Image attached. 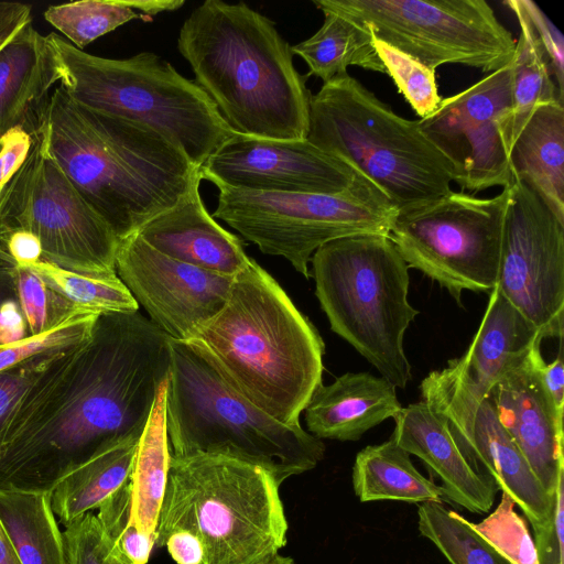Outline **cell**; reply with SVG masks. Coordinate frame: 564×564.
Returning <instances> with one entry per match:
<instances>
[{"label": "cell", "instance_id": "cell-1", "mask_svg": "<svg viewBox=\"0 0 564 564\" xmlns=\"http://www.w3.org/2000/svg\"><path fill=\"white\" fill-rule=\"evenodd\" d=\"M171 367V338L139 311L99 315L91 336L36 380L0 447V489L50 494L102 449L140 437Z\"/></svg>", "mask_w": 564, "mask_h": 564}, {"label": "cell", "instance_id": "cell-2", "mask_svg": "<svg viewBox=\"0 0 564 564\" xmlns=\"http://www.w3.org/2000/svg\"><path fill=\"white\" fill-rule=\"evenodd\" d=\"M120 239L173 208L202 180L155 130L74 102L58 86L33 135Z\"/></svg>", "mask_w": 564, "mask_h": 564}, {"label": "cell", "instance_id": "cell-3", "mask_svg": "<svg viewBox=\"0 0 564 564\" xmlns=\"http://www.w3.org/2000/svg\"><path fill=\"white\" fill-rule=\"evenodd\" d=\"M184 344L240 397L290 426L323 383L319 333L252 258L221 308Z\"/></svg>", "mask_w": 564, "mask_h": 564}, {"label": "cell", "instance_id": "cell-4", "mask_svg": "<svg viewBox=\"0 0 564 564\" xmlns=\"http://www.w3.org/2000/svg\"><path fill=\"white\" fill-rule=\"evenodd\" d=\"M177 50L234 133L306 139L307 76L270 18L242 1L206 0L182 24Z\"/></svg>", "mask_w": 564, "mask_h": 564}, {"label": "cell", "instance_id": "cell-5", "mask_svg": "<svg viewBox=\"0 0 564 564\" xmlns=\"http://www.w3.org/2000/svg\"><path fill=\"white\" fill-rule=\"evenodd\" d=\"M280 485L226 455H171L154 546L176 564H269L286 544Z\"/></svg>", "mask_w": 564, "mask_h": 564}, {"label": "cell", "instance_id": "cell-6", "mask_svg": "<svg viewBox=\"0 0 564 564\" xmlns=\"http://www.w3.org/2000/svg\"><path fill=\"white\" fill-rule=\"evenodd\" d=\"M306 139L370 180L398 213L452 192L455 169L417 120L394 113L348 73L311 96Z\"/></svg>", "mask_w": 564, "mask_h": 564}, {"label": "cell", "instance_id": "cell-7", "mask_svg": "<svg viewBox=\"0 0 564 564\" xmlns=\"http://www.w3.org/2000/svg\"><path fill=\"white\" fill-rule=\"evenodd\" d=\"M165 423L171 455L230 456L263 468L280 486L315 468L326 449L301 424H283L245 400L193 349L172 339Z\"/></svg>", "mask_w": 564, "mask_h": 564}, {"label": "cell", "instance_id": "cell-8", "mask_svg": "<svg viewBox=\"0 0 564 564\" xmlns=\"http://www.w3.org/2000/svg\"><path fill=\"white\" fill-rule=\"evenodd\" d=\"M59 86L77 105L144 124L180 147L197 167L236 133L192 79L152 52L107 58L50 33Z\"/></svg>", "mask_w": 564, "mask_h": 564}, {"label": "cell", "instance_id": "cell-9", "mask_svg": "<svg viewBox=\"0 0 564 564\" xmlns=\"http://www.w3.org/2000/svg\"><path fill=\"white\" fill-rule=\"evenodd\" d=\"M315 294L334 333L395 388L412 378L404 334L420 313L409 302V267L386 235L332 240L311 259Z\"/></svg>", "mask_w": 564, "mask_h": 564}, {"label": "cell", "instance_id": "cell-10", "mask_svg": "<svg viewBox=\"0 0 564 564\" xmlns=\"http://www.w3.org/2000/svg\"><path fill=\"white\" fill-rule=\"evenodd\" d=\"M218 188L213 217L238 231L264 254L286 259L310 278L308 264L323 245L347 236H388L398 214L389 198L361 173L337 194Z\"/></svg>", "mask_w": 564, "mask_h": 564}, {"label": "cell", "instance_id": "cell-11", "mask_svg": "<svg viewBox=\"0 0 564 564\" xmlns=\"http://www.w3.org/2000/svg\"><path fill=\"white\" fill-rule=\"evenodd\" d=\"M345 15L372 37L435 70L460 64L491 73L513 57L516 41L484 0H313Z\"/></svg>", "mask_w": 564, "mask_h": 564}, {"label": "cell", "instance_id": "cell-12", "mask_svg": "<svg viewBox=\"0 0 564 564\" xmlns=\"http://www.w3.org/2000/svg\"><path fill=\"white\" fill-rule=\"evenodd\" d=\"M508 187L490 198L452 191L398 213L388 234L409 268L462 304L464 291L490 293L498 281Z\"/></svg>", "mask_w": 564, "mask_h": 564}, {"label": "cell", "instance_id": "cell-13", "mask_svg": "<svg viewBox=\"0 0 564 564\" xmlns=\"http://www.w3.org/2000/svg\"><path fill=\"white\" fill-rule=\"evenodd\" d=\"M12 228L35 235L45 261L88 275L117 274L119 238L34 137L0 208V231Z\"/></svg>", "mask_w": 564, "mask_h": 564}, {"label": "cell", "instance_id": "cell-14", "mask_svg": "<svg viewBox=\"0 0 564 564\" xmlns=\"http://www.w3.org/2000/svg\"><path fill=\"white\" fill-rule=\"evenodd\" d=\"M497 288L540 332L563 339L564 224L518 180L507 186Z\"/></svg>", "mask_w": 564, "mask_h": 564}, {"label": "cell", "instance_id": "cell-15", "mask_svg": "<svg viewBox=\"0 0 564 564\" xmlns=\"http://www.w3.org/2000/svg\"><path fill=\"white\" fill-rule=\"evenodd\" d=\"M423 401L445 416L451 434L470 466L489 475L508 494L532 528L551 517L554 496L541 486L524 456L499 422L488 399L478 397L448 366L426 376Z\"/></svg>", "mask_w": 564, "mask_h": 564}, {"label": "cell", "instance_id": "cell-16", "mask_svg": "<svg viewBox=\"0 0 564 564\" xmlns=\"http://www.w3.org/2000/svg\"><path fill=\"white\" fill-rule=\"evenodd\" d=\"M511 108L510 62L463 91L442 98L432 115L417 120L424 135L453 164L455 183L462 189L505 188L512 182L505 147Z\"/></svg>", "mask_w": 564, "mask_h": 564}, {"label": "cell", "instance_id": "cell-17", "mask_svg": "<svg viewBox=\"0 0 564 564\" xmlns=\"http://www.w3.org/2000/svg\"><path fill=\"white\" fill-rule=\"evenodd\" d=\"M116 272L149 319L181 343L221 308L234 280L172 259L137 232L119 240Z\"/></svg>", "mask_w": 564, "mask_h": 564}, {"label": "cell", "instance_id": "cell-18", "mask_svg": "<svg viewBox=\"0 0 564 564\" xmlns=\"http://www.w3.org/2000/svg\"><path fill=\"white\" fill-rule=\"evenodd\" d=\"M215 186L292 193L337 194L360 172L307 139L273 140L235 134L200 166Z\"/></svg>", "mask_w": 564, "mask_h": 564}, {"label": "cell", "instance_id": "cell-19", "mask_svg": "<svg viewBox=\"0 0 564 564\" xmlns=\"http://www.w3.org/2000/svg\"><path fill=\"white\" fill-rule=\"evenodd\" d=\"M535 344L525 358L490 389L496 415L543 489L553 497L564 474L563 416L541 380L544 359Z\"/></svg>", "mask_w": 564, "mask_h": 564}, {"label": "cell", "instance_id": "cell-20", "mask_svg": "<svg viewBox=\"0 0 564 564\" xmlns=\"http://www.w3.org/2000/svg\"><path fill=\"white\" fill-rule=\"evenodd\" d=\"M393 420L390 438L441 478L446 499L473 513L490 511L499 489L489 475L470 466L443 414L422 400L402 408Z\"/></svg>", "mask_w": 564, "mask_h": 564}, {"label": "cell", "instance_id": "cell-21", "mask_svg": "<svg viewBox=\"0 0 564 564\" xmlns=\"http://www.w3.org/2000/svg\"><path fill=\"white\" fill-rule=\"evenodd\" d=\"M197 181L173 208L155 216L137 234L156 251L214 273L235 276L250 261L242 240L207 212Z\"/></svg>", "mask_w": 564, "mask_h": 564}, {"label": "cell", "instance_id": "cell-22", "mask_svg": "<svg viewBox=\"0 0 564 564\" xmlns=\"http://www.w3.org/2000/svg\"><path fill=\"white\" fill-rule=\"evenodd\" d=\"M61 80L59 64L48 42L32 21L0 48V137L21 128L34 135Z\"/></svg>", "mask_w": 564, "mask_h": 564}, {"label": "cell", "instance_id": "cell-23", "mask_svg": "<svg viewBox=\"0 0 564 564\" xmlns=\"http://www.w3.org/2000/svg\"><path fill=\"white\" fill-rule=\"evenodd\" d=\"M402 409L397 388L382 376L346 372L319 384L306 404L308 433L317 438L358 441Z\"/></svg>", "mask_w": 564, "mask_h": 564}, {"label": "cell", "instance_id": "cell-24", "mask_svg": "<svg viewBox=\"0 0 564 564\" xmlns=\"http://www.w3.org/2000/svg\"><path fill=\"white\" fill-rule=\"evenodd\" d=\"M539 329L495 286L481 324L465 354L449 362L480 398L542 341Z\"/></svg>", "mask_w": 564, "mask_h": 564}, {"label": "cell", "instance_id": "cell-25", "mask_svg": "<svg viewBox=\"0 0 564 564\" xmlns=\"http://www.w3.org/2000/svg\"><path fill=\"white\" fill-rule=\"evenodd\" d=\"M512 180L529 186L564 224V104L540 105L508 153Z\"/></svg>", "mask_w": 564, "mask_h": 564}, {"label": "cell", "instance_id": "cell-26", "mask_svg": "<svg viewBox=\"0 0 564 564\" xmlns=\"http://www.w3.org/2000/svg\"><path fill=\"white\" fill-rule=\"evenodd\" d=\"M352 488L361 502L395 500L408 503H442L445 491L424 477L410 454L393 440L362 448L352 466Z\"/></svg>", "mask_w": 564, "mask_h": 564}, {"label": "cell", "instance_id": "cell-27", "mask_svg": "<svg viewBox=\"0 0 564 564\" xmlns=\"http://www.w3.org/2000/svg\"><path fill=\"white\" fill-rule=\"evenodd\" d=\"M138 441L130 437L102 449L55 485L51 506L65 527L98 509L129 479Z\"/></svg>", "mask_w": 564, "mask_h": 564}, {"label": "cell", "instance_id": "cell-28", "mask_svg": "<svg viewBox=\"0 0 564 564\" xmlns=\"http://www.w3.org/2000/svg\"><path fill=\"white\" fill-rule=\"evenodd\" d=\"M166 387L167 379L158 390L130 474L133 522L142 534L154 541L171 460L165 423Z\"/></svg>", "mask_w": 564, "mask_h": 564}, {"label": "cell", "instance_id": "cell-29", "mask_svg": "<svg viewBox=\"0 0 564 564\" xmlns=\"http://www.w3.org/2000/svg\"><path fill=\"white\" fill-rule=\"evenodd\" d=\"M503 3L514 13L520 26L511 61L512 108L505 128V147L509 153L534 110L543 104H564V98L558 93L547 57L520 0Z\"/></svg>", "mask_w": 564, "mask_h": 564}, {"label": "cell", "instance_id": "cell-30", "mask_svg": "<svg viewBox=\"0 0 564 564\" xmlns=\"http://www.w3.org/2000/svg\"><path fill=\"white\" fill-rule=\"evenodd\" d=\"M322 26L311 37L291 46L308 66V74L327 83L347 73L348 66L386 74L370 31L360 23L325 11Z\"/></svg>", "mask_w": 564, "mask_h": 564}, {"label": "cell", "instance_id": "cell-31", "mask_svg": "<svg viewBox=\"0 0 564 564\" xmlns=\"http://www.w3.org/2000/svg\"><path fill=\"white\" fill-rule=\"evenodd\" d=\"M0 520L21 564H65L50 494L0 489Z\"/></svg>", "mask_w": 564, "mask_h": 564}, {"label": "cell", "instance_id": "cell-32", "mask_svg": "<svg viewBox=\"0 0 564 564\" xmlns=\"http://www.w3.org/2000/svg\"><path fill=\"white\" fill-rule=\"evenodd\" d=\"M184 4V0H82L51 6L44 19L83 51L129 21H152V17L175 11Z\"/></svg>", "mask_w": 564, "mask_h": 564}, {"label": "cell", "instance_id": "cell-33", "mask_svg": "<svg viewBox=\"0 0 564 564\" xmlns=\"http://www.w3.org/2000/svg\"><path fill=\"white\" fill-rule=\"evenodd\" d=\"M25 267L32 269L53 291L85 313L102 315L139 311V305L117 274H83L43 259Z\"/></svg>", "mask_w": 564, "mask_h": 564}, {"label": "cell", "instance_id": "cell-34", "mask_svg": "<svg viewBox=\"0 0 564 564\" xmlns=\"http://www.w3.org/2000/svg\"><path fill=\"white\" fill-rule=\"evenodd\" d=\"M417 528L449 564H511L474 530L471 522L442 503L420 505Z\"/></svg>", "mask_w": 564, "mask_h": 564}, {"label": "cell", "instance_id": "cell-35", "mask_svg": "<svg viewBox=\"0 0 564 564\" xmlns=\"http://www.w3.org/2000/svg\"><path fill=\"white\" fill-rule=\"evenodd\" d=\"M96 517L122 564L149 563L154 539L142 534L133 522L130 477L98 508Z\"/></svg>", "mask_w": 564, "mask_h": 564}, {"label": "cell", "instance_id": "cell-36", "mask_svg": "<svg viewBox=\"0 0 564 564\" xmlns=\"http://www.w3.org/2000/svg\"><path fill=\"white\" fill-rule=\"evenodd\" d=\"M375 48L399 91L420 117L426 118L440 106L442 97L435 80V70L412 56L373 37Z\"/></svg>", "mask_w": 564, "mask_h": 564}, {"label": "cell", "instance_id": "cell-37", "mask_svg": "<svg viewBox=\"0 0 564 564\" xmlns=\"http://www.w3.org/2000/svg\"><path fill=\"white\" fill-rule=\"evenodd\" d=\"M513 499L502 491L496 509L474 530L511 564H540L527 521L516 511Z\"/></svg>", "mask_w": 564, "mask_h": 564}, {"label": "cell", "instance_id": "cell-38", "mask_svg": "<svg viewBox=\"0 0 564 564\" xmlns=\"http://www.w3.org/2000/svg\"><path fill=\"white\" fill-rule=\"evenodd\" d=\"M17 291L30 336L41 335L70 318L89 314L76 308L25 265H18Z\"/></svg>", "mask_w": 564, "mask_h": 564}, {"label": "cell", "instance_id": "cell-39", "mask_svg": "<svg viewBox=\"0 0 564 564\" xmlns=\"http://www.w3.org/2000/svg\"><path fill=\"white\" fill-rule=\"evenodd\" d=\"M98 316L79 315L41 335L0 345V370L40 354L67 350L85 343L91 336Z\"/></svg>", "mask_w": 564, "mask_h": 564}, {"label": "cell", "instance_id": "cell-40", "mask_svg": "<svg viewBox=\"0 0 564 564\" xmlns=\"http://www.w3.org/2000/svg\"><path fill=\"white\" fill-rule=\"evenodd\" d=\"M64 351L66 350L40 354L0 370V447L6 431L26 393Z\"/></svg>", "mask_w": 564, "mask_h": 564}, {"label": "cell", "instance_id": "cell-41", "mask_svg": "<svg viewBox=\"0 0 564 564\" xmlns=\"http://www.w3.org/2000/svg\"><path fill=\"white\" fill-rule=\"evenodd\" d=\"M63 541L65 564H122L91 512L66 525Z\"/></svg>", "mask_w": 564, "mask_h": 564}, {"label": "cell", "instance_id": "cell-42", "mask_svg": "<svg viewBox=\"0 0 564 564\" xmlns=\"http://www.w3.org/2000/svg\"><path fill=\"white\" fill-rule=\"evenodd\" d=\"M538 40L547 57L552 76L564 98V40L557 28L540 7L531 0H520Z\"/></svg>", "mask_w": 564, "mask_h": 564}, {"label": "cell", "instance_id": "cell-43", "mask_svg": "<svg viewBox=\"0 0 564 564\" xmlns=\"http://www.w3.org/2000/svg\"><path fill=\"white\" fill-rule=\"evenodd\" d=\"M564 474L558 477L551 517L533 528L540 564H563Z\"/></svg>", "mask_w": 564, "mask_h": 564}, {"label": "cell", "instance_id": "cell-44", "mask_svg": "<svg viewBox=\"0 0 564 564\" xmlns=\"http://www.w3.org/2000/svg\"><path fill=\"white\" fill-rule=\"evenodd\" d=\"M33 145V135L15 128L0 137V208L8 188ZM6 254L0 252V256Z\"/></svg>", "mask_w": 564, "mask_h": 564}, {"label": "cell", "instance_id": "cell-45", "mask_svg": "<svg viewBox=\"0 0 564 564\" xmlns=\"http://www.w3.org/2000/svg\"><path fill=\"white\" fill-rule=\"evenodd\" d=\"M0 252H6L18 265H26L42 259L39 238L21 228L0 231Z\"/></svg>", "mask_w": 564, "mask_h": 564}, {"label": "cell", "instance_id": "cell-46", "mask_svg": "<svg viewBox=\"0 0 564 564\" xmlns=\"http://www.w3.org/2000/svg\"><path fill=\"white\" fill-rule=\"evenodd\" d=\"M31 21V6L0 1V48Z\"/></svg>", "mask_w": 564, "mask_h": 564}, {"label": "cell", "instance_id": "cell-47", "mask_svg": "<svg viewBox=\"0 0 564 564\" xmlns=\"http://www.w3.org/2000/svg\"><path fill=\"white\" fill-rule=\"evenodd\" d=\"M562 341L557 357L541 366V380L545 391L551 398L557 413L563 416L564 411V364Z\"/></svg>", "mask_w": 564, "mask_h": 564}, {"label": "cell", "instance_id": "cell-48", "mask_svg": "<svg viewBox=\"0 0 564 564\" xmlns=\"http://www.w3.org/2000/svg\"><path fill=\"white\" fill-rule=\"evenodd\" d=\"M18 264L8 256H0V312L3 306L18 299Z\"/></svg>", "mask_w": 564, "mask_h": 564}, {"label": "cell", "instance_id": "cell-49", "mask_svg": "<svg viewBox=\"0 0 564 564\" xmlns=\"http://www.w3.org/2000/svg\"><path fill=\"white\" fill-rule=\"evenodd\" d=\"M0 564H21L1 520H0Z\"/></svg>", "mask_w": 564, "mask_h": 564}, {"label": "cell", "instance_id": "cell-50", "mask_svg": "<svg viewBox=\"0 0 564 564\" xmlns=\"http://www.w3.org/2000/svg\"><path fill=\"white\" fill-rule=\"evenodd\" d=\"M269 564H296L292 557L278 555Z\"/></svg>", "mask_w": 564, "mask_h": 564}]
</instances>
